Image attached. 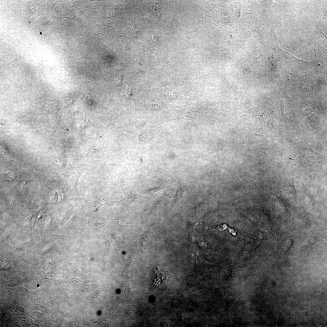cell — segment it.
<instances>
[{"label": "cell", "instance_id": "2", "mask_svg": "<svg viewBox=\"0 0 327 327\" xmlns=\"http://www.w3.org/2000/svg\"><path fill=\"white\" fill-rule=\"evenodd\" d=\"M199 244L202 249L206 251H209L213 246V245L212 244L209 243L207 240L205 241H199Z\"/></svg>", "mask_w": 327, "mask_h": 327}, {"label": "cell", "instance_id": "3", "mask_svg": "<svg viewBox=\"0 0 327 327\" xmlns=\"http://www.w3.org/2000/svg\"><path fill=\"white\" fill-rule=\"evenodd\" d=\"M5 178L11 181L13 179V177L11 173H9L7 174L6 175Z\"/></svg>", "mask_w": 327, "mask_h": 327}, {"label": "cell", "instance_id": "1", "mask_svg": "<svg viewBox=\"0 0 327 327\" xmlns=\"http://www.w3.org/2000/svg\"><path fill=\"white\" fill-rule=\"evenodd\" d=\"M306 314L309 323L312 326H318L324 323V317L322 316L310 311L307 312Z\"/></svg>", "mask_w": 327, "mask_h": 327}]
</instances>
